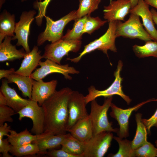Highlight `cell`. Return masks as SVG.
Here are the masks:
<instances>
[{"label": "cell", "instance_id": "29", "mask_svg": "<svg viewBox=\"0 0 157 157\" xmlns=\"http://www.w3.org/2000/svg\"><path fill=\"white\" fill-rule=\"evenodd\" d=\"M39 151L37 144L33 142L19 146L10 144L9 153L13 156L21 157L38 154Z\"/></svg>", "mask_w": 157, "mask_h": 157}, {"label": "cell", "instance_id": "17", "mask_svg": "<svg viewBox=\"0 0 157 157\" xmlns=\"http://www.w3.org/2000/svg\"><path fill=\"white\" fill-rule=\"evenodd\" d=\"M41 52L38 46H34L31 51L26 53L20 67L14 74L29 76L43 58L40 55Z\"/></svg>", "mask_w": 157, "mask_h": 157}, {"label": "cell", "instance_id": "47", "mask_svg": "<svg viewBox=\"0 0 157 157\" xmlns=\"http://www.w3.org/2000/svg\"><path fill=\"white\" fill-rule=\"evenodd\" d=\"M40 1H41V0H39Z\"/></svg>", "mask_w": 157, "mask_h": 157}, {"label": "cell", "instance_id": "40", "mask_svg": "<svg viewBox=\"0 0 157 157\" xmlns=\"http://www.w3.org/2000/svg\"><path fill=\"white\" fill-rule=\"evenodd\" d=\"M15 69L13 68H11L8 69H0V79L3 78H6L8 76L11 74H14Z\"/></svg>", "mask_w": 157, "mask_h": 157}, {"label": "cell", "instance_id": "43", "mask_svg": "<svg viewBox=\"0 0 157 157\" xmlns=\"http://www.w3.org/2000/svg\"><path fill=\"white\" fill-rule=\"evenodd\" d=\"M152 13L154 22L157 26V11L154 8L150 10Z\"/></svg>", "mask_w": 157, "mask_h": 157}, {"label": "cell", "instance_id": "46", "mask_svg": "<svg viewBox=\"0 0 157 157\" xmlns=\"http://www.w3.org/2000/svg\"><path fill=\"white\" fill-rule=\"evenodd\" d=\"M25 0H21L22 1H25ZM36 0L37 1H38V0Z\"/></svg>", "mask_w": 157, "mask_h": 157}, {"label": "cell", "instance_id": "32", "mask_svg": "<svg viewBox=\"0 0 157 157\" xmlns=\"http://www.w3.org/2000/svg\"><path fill=\"white\" fill-rule=\"evenodd\" d=\"M107 22L106 20H101L98 17H92L90 15H87L82 33H87L91 34L94 31L104 25Z\"/></svg>", "mask_w": 157, "mask_h": 157}, {"label": "cell", "instance_id": "30", "mask_svg": "<svg viewBox=\"0 0 157 157\" xmlns=\"http://www.w3.org/2000/svg\"><path fill=\"white\" fill-rule=\"evenodd\" d=\"M118 143L119 149L115 154L110 155L112 157H134L135 150L132 146V141L126 139H123L119 137L113 138Z\"/></svg>", "mask_w": 157, "mask_h": 157}, {"label": "cell", "instance_id": "26", "mask_svg": "<svg viewBox=\"0 0 157 157\" xmlns=\"http://www.w3.org/2000/svg\"><path fill=\"white\" fill-rule=\"evenodd\" d=\"M137 124L136 132L132 141L133 149H136L144 144L147 141V129L144 124L142 119V114L138 113L135 115Z\"/></svg>", "mask_w": 157, "mask_h": 157}, {"label": "cell", "instance_id": "48", "mask_svg": "<svg viewBox=\"0 0 157 157\" xmlns=\"http://www.w3.org/2000/svg\"><path fill=\"white\" fill-rule=\"evenodd\" d=\"M156 156H157V154H156Z\"/></svg>", "mask_w": 157, "mask_h": 157}, {"label": "cell", "instance_id": "16", "mask_svg": "<svg viewBox=\"0 0 157 157\" xmlns=\"http://www.w3.org/2000/svg\"><path fill=\"white\" fill-rule=\"evenodd\" d=\"M57 84L56 80L47 82H44L42 79L34 80L31 100L36 101L41 106L44 102L55 92Z\"/></svg>", "mask_w": 157, "mask_h": 157}, {"label": "cell", "instance_id": "3", "mask_svg": "<svg viewBox=\"0 0 157 157\" xmlns=\"http://www.w3.org/2000/svg\"><path fill=\"white\" fill-rule=\"evenodd\" d=\"M101 106L95 99L91 101V110L89 115L92 124L93 135L104 131L117 133L119 129H114L112 122H109L107 112L112 103V96L107 97Z\"/></svg>", "mask_w": 157, "mask_h": 157}, {"label": "cell", "instance_id": "41", "mask_svg": "<svg viewBox=\"0 0 157 157\" xmlns=\"http://www.w3.org/2000/svg\"><path fill=\"white\" fill-rule=\"evenodd\" d=\"M0 106H7V101L5 97L2 92L0 91Z\"/></svg>", "mask_w": 157, "mask_h": 157}, {"label": "cell", "instance_id": "42", "mask_svg": "<svg viewBox=\"0 0 157 157\" xmlns=\"http://www.w3.org/2000/svg\"><path fill=\"white\" fill-rule=\"evenodd\" d=\"M149 6L157 9V0H144Z\"/></svg>", "mask_w": 157, "mask_h": 157}, {"label": "cell", "instance_id": "13", "mask_svg": "<svg viewBox=\"0 0 157 157\" xmlns=\"http://www.w3.org/2000/svg\"><path fill=\"white\" fill-rule=\"evenodd\" d=\"M154 100L149 99L126 109L119 108L112 103H111L110 106L111 111L110 113V115L117 121L119 124V128L117 133L118 137L122 139L129 136V121L132 113L134 111H136L144 104L154 101Z\"/></svg>", "mask_w": 157, "mask_h": 157}, {"label": "cell", "instance_id": "11", "mask_svg": "<svg viewBox=\"0 0 157 157\" xmlns=\"http://www.w3.org/2000/svg\"><path fill=\"white\" fill-rule=\"evenodd\" d=\"M36 13L34 10L23 12L20 17L19 21L15 23L14 33L15 35L12 40H17L16 45L22 46L26 53L31 51L28 43V36L30 34V25L34 19V16Z\"/></svg>", "mask_w": 157, "mask_h": 157}, {"label": "cell", "instance_id": "23", "mask_svg": "<svg viewBox=\"0 0 157 157\" xmlns=\"http://www.w3.org/2000/svg\"><path fill=\"white\" fill-rule=\"evenodd\" d=\"M15 17L6 10H4L0 16V43L6 36L14 37L15 28Z\"/></svg>", "mask_w": 157, "mask_h": 157}, {"label": "cell", "instance_id": "20", "mask_svg": "<svg viewBox=\"0 0 157 157\" xmlns=\"http://www.w3.org/2000/svg\"><path fill=\"white\" fill-rule=\"evenodd\" d=\"M10 134L7 136L10 144L13 146H19L32 143L39 140L52 135L43 133L39 135H33L27 128L19 133L11 130Z\"/></svg>", "mask_w": 157, "mask_h": 157}, {"label": "cell", "instance_id": "35", "mask_svg": "<svg viewBox=\"0 0 157 157\" xmlns=\"http://www.w3.org/2000/svg\"><path fill=\"white\" fill-rule=\"evenodd\" d=\"M15 111L8 106H0V125L6 122H12V116L15 114Z\"/></svg>", "mask_w": 157, "mask_h": 157}, {"label": "cell", "instance_id": "19", "mask_svg": "<svg viewBox=\"0 0 157 157\" xmlns=\"http://www.w3.org/2000/svg\"><path fill=\"white\" fill-rule=\"evenodd\" d=\"M74 137L86 143L93 136V129L89 115L78 120L67 130Z\"/></svg>", "mask_w": 157, "mask_h": 157}, {"label": "cell", "instance_id": "27", "mask_svg": "<svg viewBox=\"0 0 157 157\" xmlns=\"http://www.w3.org/2000/svg\"><path fill=\"white\" fill-rule=\"evenodd\" d=\"M135 55L139 58L152 56L157 58V41H149L143 45H135L132 47Z\"/></svg>", "mask_w": 157, "mask_h": 157}, {"label": "cell", "instance_id": "22", "mask_svg": "<svg viewBox=\"0 0 157 157\" xmlns=\"http://www.w3.org/2000/svg\"><path fill=\"white\" fill-rule=\"evenodd\" d=\"M8 83H14L18 87L25 97L31 99L33 84L34 79L30 76H27L19 74H13L5 78Z\"/></svg>", "mask_w": 157, "mask_h": 157}, {"label": "cell", "instance_id": "9", "mask_svg": "<svg viewBox=\"0 0 157 157\" xmlns=\"http://www.w3.org/2000/svg\"><path fill=\"white\" fill-rule=\"evenodd\" d=\"M39 65L40 67L36 69L29 76L36 81L42 79L47 75L53 73L61 74L66 79L71 80L72 78L69 74H78L80 73L79 71L74 67L69 66L68 64L61 65L48 59L44 62L40 61Z\"/></svg>", "mask_w": 157, "mask_h": 157}, {"label": "cell", "instance_id": "15", "mask_svg": "<svg viewBox=\"0 0 157 157\" xmlns=\"http://www.w3.org/2000/svg\"><path fill=\"white\" fill-rule=\"evenodd\" d=\"M149 6L144 0H140L138 4L131 9L129 13L136 14L141 18L145 30L152 40L157 41V30L155 28Z\"/></svg>", "mask_w": 157, "mask_h": 157}, {"label": "cell", "instance_id": "45", "mask_svg": "<svg viewBox=\"0 0 157 157\" xmlns=\"http://www.w3.org/2000/svg\"><path fill=\"white\" fill-rule=\"evenodd\" d=\"M155 143L156 144V146L157 147V140H156L155 142Z\"/></svg>", "mask_w": 157, "mask_h": 157}, {"label": "cell", "instance_id": "5", "mask_svg": "<svg viewBox=\"0 0 157 157\" xmlns=\"http://www.w3.org/2000/svg\"><path fill=\"white\" fill-rule=\"evenodd\" d=\"M140 17L136 14L130 13L128 19L124 22L117 21L115 32L116 37L138 39L145 42L152 40L143 28Z\"/></svg>", "mask_w": 157, "mask_h": 157}, {"label": "cell", "instance_id": "4", "mask_svg": "<svg viewBox=\"0 0 157 157\" xmlns=\"http://www.w3.org/2000/svg\"><path fill=\"white\" fill-rule=\"evenodd\" d=\"M44 17L46 21V27L44 31L38 36V46L42 45L47 41L53 43L61 39L63 36V30L66 25L71 21L77 18L75 10L56 21L46 15Z\"/></svg>", "mask_w": 157, "mask_h": 157}, {"label": "cell", "instance_id": "14", "mask_svg": "<svg viewBox=\"0 0 157 157\" xmlns=\"http://www.w3.org/2000/svg\"><path fill=\"white\" fill-rule=\"evenodd\" d=\"M131 8L130 0H110L108 5L104 6V18L108 22L124 21Z\"/></svg>", "mask_w": 157, "mask_h": 157}, {"label": "cell", "instance_id": "18", "mask_svg": "<svg viewBox=\"0 0 157 157\" xmlns=\"http://www.w3.org/2000/svg\"><path fill=\"white\" fill-rule=\"evenodd\" d=\"M8 83L7 79H2L0 91L6 99L7 106L13 109L17 113L28 104L29 99L21 97L14 89L9 86Z\"/></svg>", "mask_w": 157, "mask_h": 157}, {"label": "cell", "instance_id": "8", "mask_svg": "<svg viewBox=\"0 0 157 157\" xmlns=\"http://www.w3.org/2000/svg\"><path fill=\"white\" fill-rule=\"evenodd\" d=\"M113 136L112 132L104 131L92 137L85 143L83 157H102L110 147Z\"/></svg>", "mask_w": 157, "mask_h": 157}, {"label": "cell", "instance_id": "31", "mask_svg": "<svg viewBox=\"0 0 157 157\" xmlns=\"http://www.w3.org/2000/svg\"><path fill=\"white\" fill-rule=\"evenodd\" d=\"M101 0H79V4L76 10L77 18H80L97 9Z\"/></svg>", "mask_w": 157, "mask_h": 157}, {"label": "cell", "instance_id": "1", "mask_svg": "<svg viewBox=\"0 0 157 157\" xmlns=\"http://www.w3.org/2000/svg\"><path fill=\"white\" fill-rule=\"evenodd\" d=\"M72 91L68 87L56 90L42 103L41 106L45 115L43 133L52 135L66 133L68 102Z\"/></svg>", "mask_w": 157, "mask_h": 157}, {"label": "cell", "instance_id": "21", "mask_svg": "<svg viewBox=\"0 0 157 157\" xmlns=\"http://www.w3.org/2000/svg\"><path fill=\"white\" fill-rule=\"evenodd\" d=\"M11 37L6 36L0 43V61H11L24 58L26 52L17 49L16 46L11 43Z\"/></svg>", "mask_w": 157, "mask_h": 157}, {"label": "cell", "instance_id": "37", "mask_svg": "<svg viewBox=\"0 0 157 157\" xmlns=\"http://www.w3.org/2000/svg\"><path fill=\"white\" fill-rule=\"evenodd\" d=\"M10 144L7 138L5 139H0V152L3 157H12L13 156L9 154Z\"/></svg>", "mask_w": 157, "mask_h": 157}, {"label": "cell", "instance_id": "44", "mask_svg": "<svg viewBox=\"0 0 157 157\" xmlns=\"http://www.w3.org/2000/svg\"><path fill=\"white\" fill-rule=\"evenodd\" d=\"M131 3L132 8L135 7L140 0H130Z\"/></svg>", "mask_w": 157, "mask_h": 157}, {"label": "cell", "instance_id": "24", "mask_svg": "<svg viewBox=\"0 0 157 157\" xmlns=\"http://www.w3.org/2000/svg\"><path fill=\"white\" fill-rule=\"evenodd\" d=\"M67 135L68 133L53 135L32 142L37 144L39 150L38 154H44L47 150L53 149L61 146Z\"/></svg>", "mask_w": 157, "mask_h": 157}, {"label": "cell", "instance_id": "28", "mask_svg": "<svg viewBox=\"0 0 157 157\" xmlns=\"http://www.w3.org/2000/svg\"><path fill=\"white\" fill-rule=\"evenodd\" d=\"M87 16V15L75 19L72 28L71 30L68 29L62 39L67 40H81Z\"/></svg>", "mask_w": 157, "mask_h": 157}, {"label": "cell", "instance_id": "39", "mask_svg": "<svg viewBox=\"0 0 157 157\" xmlns=\"http://www.w3.org/2000/svg\"><path fill=\"white\" fill-rule=\"evenodd\" d=\"M11 130L10 126H8L6 123L0 125V139H3L4 136H7Z\"/></svg>", "mask_w": 157, "mask_h": 157}, {"label": "cell", "instance_id": "33", "mask_svg": "<svg viewBox=\"0 0 157 157\" xmlns=\"http://www.w3.org/2000/svg\"><path fill=\"white\" fill-rule=\"evenodd\" d=\"M157 152V148L151 143L147 141L135 150V156L138 157H155Z\"/></svg>", "mask_w": 157, "mask_h": 157}, {"label": "cell", "instance_id": "2", "mask_svg": "<svg viewBox=\"0 0 157 157\" xmlns=\"http://www.w3.org/2000/svg\"><path fill=\"white\" fill-rule=\"evenodd\" d=\"M117 22V21H115L109 22L108 28L104 35L84 46L83 50L78 56L72 58H67V60L74 63H77L85 55L96 50L102 51L107 56L108 50L114 52H117L115 45V40L117 38L115 34Z\"/></svg>", "mask_w": 157, "mask_h": 157}, {"label": "cell", "instance_id": "12", "mask_svg": "<svg viewBox=\"0 0 157 157\" xmlns=\"http://www.w3.org/2000/svg\"><path fill=\"white\" fill-rule=\"evenodd\" d=\"M85 96L81 93L73 91L68 102V119L67 130L70 128L78 120L89 115L86 108Z\"/></svg>", "mask_w": 157, "mask_h": 157}, {"label": "cell", "instance_id": "38", "mask_svg": "<svg viewBox=\"0 0 157 157\" xmlns=\"http://www.w3.org/2000/svg\"><path fill=\"white\" fill-rule=\"evenodd\" d=\"M51 157H78L77 156L69 154L61 149H51L45 154Z\"/></svg>", "mask_w": 157, "mask_h": 157}, {"label": "cell", "instance_id": "10", "mask_svg": "<svg viewBox=\"0 0 157 157\" xmlns=\"http://www.w3.org/2000/svg\"><path fill=\"white\" fill-rule=\"evenodd\" d=\"M17 113L19 115V120L25 117L31 119L33 123L31 133L38 135L44 132V113L42 107L37 102L29 99L28 104Z\"/></svg>", "mask_w": 157, "mask_h": 157}, {"label": "cell", "instance_id": "34", "mask_svg": "<svg viewBox=\"0 0 157 157\" xmlns=\"http://www.w3.org/2000/svg\"><path fill=\"white\" fill-rule=\"evenodd\" d=\"M51 0H44L43 1H37L34 4V7L38 10V13L35 17L37 24L40 26L43 18L46 15L47 6Z\"/></svg>", "mask_w": 157, "mask_h": 157}, {"label": "cell", "instance_id": "6", "mask_svg": "<svg viewBox=\"0 0 157 157\" xmlns=\"http://www.w3.org/2000/svg\"><path fill=\"white\" fill-rule=\"evenodd\" d=\"M123 66L122 62L119 60L118 62L117 69L114 73L115 80L111 85L106 89L98 90L93 85L90 86L88 88V93L85 96L87 104L99 97H107L117 95L123 99L127 104H130L132 100L124 93L122 89L121 84L123 79L121 77L120 72Z\"/></svg>", "mask_w": 157, "mask_h": 157}, {"label": "cell", "instance_id": "25", "mask_svg": "<svg viewBox=\"0 0 157 157\" xmlns=\"http://www.w3.org/2000/svg\"><path fill=\"white\" fill-rule=\"evenodd\" d=\"M61 146V149L66 152L78 157H83L85 143L78 140L70 133H68Z\"/></svg>", "mask_w": 157, "mask_h": 157}, {"label": "cell", "instance_id": "7", "mask_svg": "<svg viewBox=\"0 0 157 157\" xmlns=\"http://www.w3.org/2000/svg\"><path fill=\"white\" fill-rule=\"evenodd\" d=\"M81 40H65L62 39L47 45L42 55L43 58L51 60L60 64V61L69 52H77L81 45Z\"/></svg>", "mask_w": 157, "mask_h": 157}, {"label": "cell", "instance_id": "36", "mask_svg": "<svg viewBox=\"0 0 157 157\" xmlns=\"http://www.w3.org/2000/svg\"><path fill=\"white\" fill-rule=\"evenodd\" d=\"M157 101V99H155ZM142 122L145 126L148 133H150V129L153 127H157V108L154 115L149 119H142Z\"/></svg>", "mask_w": 157, "mask_h": 157}]
</instances>
